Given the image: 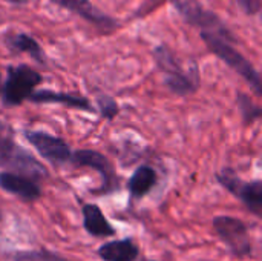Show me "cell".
Wrapping results in <instances>:
<instances>
[{"instance_id":"6da1fadb","label":"cell","mask_w":262,"mask_h":261,"mask_svg":"<svg viewBox=\"0 0 262 261\" xmlns=\"http://www.w3.org/2000/svg\"><path fill=\"white\" fill-rule=\"evenodd\" d=\"M152 57L157 68L163 74L164 86L172 94L178 97H187L200 89L201 78L196 62H192L189 66H183L181 60L166 45L155 46L152 49Z\"/></svg>"},{"instance_id":"7a4b0ae2","label":"cell","mask_w":262,"mask_h":261,"mask_svg":"<svg viewBox=\"0 0 262 261\" xmlns=\"http://www.w3.org/2000/svg\"><path fill=\"white\" fill-rule=\"evenodd\" d=\"M0 168L28 175L37 182L48 177V169L14 138V129L0 122Z\"/></svg>"},{"instance_id":"3957f363","label":"cell","mask_w":262,"mask_h":261,"mask_svg":"<svg viewBox=\"0 0 262 261\" xmlns=\"http://www.w3.org/2000/svg\"><path fill=\"white\" fill-rule=\"evenodd\" d=\"M200 37L204 42V45L207 46V49L215 57H218L232 71H235L239 77H243L246 80V83L255 91V94L261 97L262 78L259 71L253 66V63L250 60H247L239 51H236L232 46V42H229L210 31H201Z\"/></svg>"},{"instance_id":"277c9868","label":"cell","mask_w":262,"mask_h":261,"mask_svg":"<svg viewBox=\"0 0 262 261\" xmlns=\"http://www.w3.org/2000/svg\"><path fill=\"white\" fill-rule=\"evenodd\" d=\"M40 83H43L41 74L29 65L21 63L6 66V78L0 86L2 105L5 108L21 105Z\"/></svg>"},{"instance_id":"5b68a950","label":"cell","mask_w":262,"mask_h":261,"mask_svg":"<svg viewBox=\"0 0 262 261\" xmlns=\"http://www.w3.org/2000/svg\"><path fill=\"white\" fill-rule=\"evenodd\" d=\"M169 2L189 26L198 28L201 31L215 32L232 43L238 42L235 34L227 28V25L215 12L206 9L198 0H169Z\"/></svg>"},{"instance_id":"8992f818","label":"cell","mask_w":262,"mask_h":261,"mask_svg":"<svg viewBox=\"0 0 262 261\" xmlns=\"http://www.w3.org/2000/svg\"><path fill=\"white\" fill-rule=\"evenodd\" d=\"M218 183L227 189L232 195L239 198L244 206L256 217L262 215V182L253 180V182H244L238 177V174L230 169L224 168L216 174Z\"/></svg>"},{"instance_id":"52a82bcc","label":"cell","mask_w":262,"mask_h":261,"mask_svg":"<svg viewBox=\"0 0 262 261\" xmlns=\"http://www.w3.org/2000/svg\"><path fill=\"white\" fill-rule=\"evenodd\" d=\"M23 135L29 145L38 152V155L49 162L52 166H63L71 163L72 149L66 140L58 135H52L45 131H23Z\"/></svg>"},{"instance_id":"ba28073f","label":"cell","mask_w":262,"mask_h":261,"mask_svg":"<svg viewBox=\"0 0 262 261\" xmlns=\"http://www.w3.org/2000/svg\"><path fill=\"white\" fill-rule=\"evenodd\" d=\"M71 163L77 168H89L100 174L101 189L100 194H112L118 191L120 180L111 160L98 151L94 149H78L72 152Z\"/></svg>"},{"instance_id":"9c48e42d","label":"cell","mask_w":262,"mask_h":261,"mask_svg":"<svg viewBox=\"0 0 262 261\" xmlns=\"http://www.w3.org/2000/svg\"><path fill=\"white\" fill-rule=\"evenodd\" d=\"M213 228L220 238L229 246V249L238 257H247L252 254V242L249 237L247 225L230 215H220L213 218Z\"/></svg>"},{"instance_id":"30bf717a","label":"cell","mask_w":262,"mask_h":261,"mask_svg":"<svg viewBox=\"0 0 262 261\" xmlns=\"http://www.w3.org/2000/svg\"><path fill=\"white\" fill-rule=\"evenodd\" d=\"M49 2L69 12H74L75 15L81 17L83 20H86L88 23L94 25L95 28L104 32H111L118 26V22L114 17L98 9L89 0H49Z\"/></svg>"},{"instance_id":"8fae6325","label":"cell","mask_w":262,"mask_h":261,"mask_svg":"<svg viewBox=\"0 0 262 261\" xmlns=\"http://www.w3.org/2000/svg\"><path fill=\"white\" fill-rule=\"evenodd\" d=\"M0 188L23 202H37L41 197V188L37 180L11 171L0 172Z\"/></svg>"},{"instance_id":"7c38bea8","label":"cell","mask_w":262,"mask_h":261,"mask_svg":"<svg viewBox=\"0 0 262 261\" xmlns=\"http://www.w3.org/2000/svg\"><path fill=\"white\" fill-rule=\"evenodd\" d=\"M28 100L32 103H38V105H61V106H68L72 109L95 112V108L91 105V100L78 94L58 92V91H51V89H38V91H34L28 97Z\"/></svg>"},{"instance_id":"4fadbf2b","label":"cell","mask_w":262,"mask_h":261,"mask_svg":"<svg viewBox=\"0 0 262 261\" xmlns=\"http://www.w3.org/2000/svg\"><path fill=\"white\" fill-rule=\"evenodd\" d=\"M3 40L11 51L28 54L35 63H38L41 66L48 65V60H46L41 45L32 35L25 34V32H14V34H6Z\"/></svg>"},{"instance_id":"5bb4252c","label":"cell","mask_w":262,"mask_h":261,"mask_svg":"<svg viewBox=\"0 0 262 261\" xmlns=\"http://www.w3.org/2000/svg\"><path fill=\"white\" fill-rule=\"evenodd\" d=\"M157 171L149 165H141L135 169L127 182V191L132 200H140L147 195L157 185Z\"/></svg>"},{"instance_id":"9a60e30c","label":"cell","mask_w":262,"mask_h":261,"mask_svg":"<svg viewBox=\"0 0 262 261\" xmlns=\"http://www.w3.org/2000/svg\"><path fill=\"white\" fill-rule=\"evenodd\" d=\"M83 226H84L86 232L92 237L115 235V229L106 220L103 211L94 203H88L83 206Z\"/></svg>"},{"instance_id":"2e32d148","label":"cell","mask_w":262,"mask_h":261,"mask_svg":"<svg viewBox=\"0 0 262 261\" xmlns=\"http://www.w3.org/2000/svg\"><path fill=\"white\" fill-rule=\"evenodd\" d=\"M98 255L103 261H135L140 255V249L130 238H123L100 246Z\"/></svg>"},{"instance_id":"e0dca14e","label":"cell","mask_w":262,"mask_h":261,"mask_svg":"<svg viewBox=\"0 0 262 261\" xmlns=\"http://www.w3.org/2000/svg\"><path fill=\"white\" fill-rule=\"evenodd\" d=\"M236 106L241 112L244 125H253L256 120H259L262 115L261 106H258L246 92L238 91L236 92Z\"/></svg>"},{"instance_id":"ac0fdd59","label":"cell","mask_w":262,"mask_h":261,"mask_svg":"<svg viewBox=\"0 0 262 261\" xmlns=\"http://www.w3.org/2000/svg\"><path fill=\"white\" fill-rule=\"evenodd\" d=\"M14 261H69L55 252L46 251V249H37V251H25L15 254Z\"/></svg>"},{"instance_id":"d6986e66","label":"cell","mask_w":262,"mask_h":261,"mask_svg":"<svg viewBox=\"0 0 262 261\" xmlns=\"http://www.w3.org/2000/svg\"><path fill=\"white\" fill-rule=\"evenodd\" d=\"M97 109H98L100 115L106 120H114L120 111L118 103L106 94H101L97 97Z\"/></svg>"},{"instance_id":"ffe728a7","label":"cell","mask_w":262,"mask_h":261,"mask_svg":"<svg viewBox=\"0 0 262 261\" xmlns=\"http://www.w3.org/2000/svg\"><path fill=\"white\" fill-rule=\"evenodd\" d=\"M247 15H256L261 12V0H233Z\"/></svg>"},{"instance_id":"44dd1931","label":"cell","mask_w":262,"mask_h":261,"mask_svg":"<svg viewBox=\"0 0 262 261\" xmlns=\"http://www.w3.org/2000/svg\"><path fill=\"white\" fill-rule=\"evenodd\" d=\"M5 2H8L11 5H15V6H23V5L28 3V0H5Z\"/></svg>"},{"instance_id":"7402d4cb","label":"cell","mask_w":262,"mask_h":261,"mask_svg":"<svg viewBox=\"0 0 262 261\" xmlns=\"http://www.w3.org/2000/svg\"><path fill=\"white\" fill-rule=\"evenodd\" d=\"M0 86H2V74H0Z\"/></svg>"},{"instance_id":"603a6c76","label":"cell","mask_w":262,"mask_h":261,"mask_svg":"<svg viewBox=\"0 0 262 261\" xmlns=\"http://www.w3.org/2000/svg\"><path fill=\"white\" fill-rule=\"evenodd\" d=\"M0 222H2V211H0Z\"/></svg>"}]
</instances>
